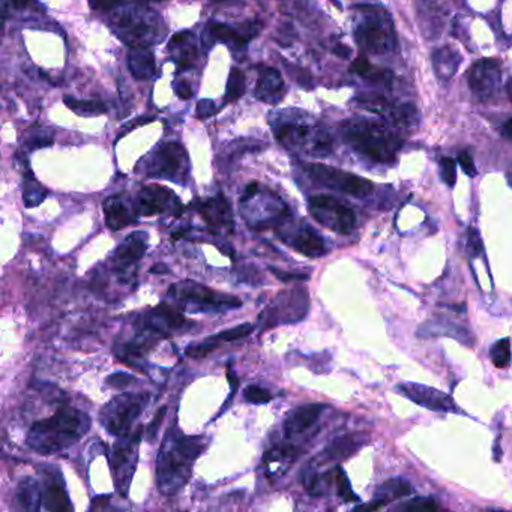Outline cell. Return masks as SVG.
I'll list each match as a JSON object with an SVG mask.
<instances>
[{"label":"cell","instance_id":"obj_12","mask_svg":"<svg viewBox=\"0 0 512 512\" xmlns=\"http://www.w3.org/2000/svg\"><path fill=\"white\" fill-rule=\"evenodd\" d=\"M181 210L182 204L179 199L176 197L173 191L161 185L144 186V188L140 191L135 203V212L138 215L144 217L161 215V213L167 212L181 213Z\"/></svg>","mask_w":512,"mask_h":512},{"label":"cell","instance_id":"obj_34","mask_svg":"<svg viewBox=\"0 0 512 512\" xmlns=\"http://www.w3.org/2000/svg\"><path fill=\"white\" fill-rule=\"evenodd\" d=\"M65 106L71 108L74 113L81 116H98L106 113V106L97 101H79L69 97H65Z\"/></svg>","mask_w":512,"mask_h":512},{"label":"cell","instance_id":"obj_48","mask_svg":"<svg viewBox=\"0 0 512 512\" xmlns=\"http://www.w3.org/2000/svg\"><path fill=\"white\" fill-rule=\"evenodd\" d=\"M459 163H460L461 169H463V172L465 174L470 176V178H473V176H477V169H474L472 155L469 152H461L459 155Z\"/></svg>","mask_w":512,"mask_h":512},{"label":"cell","instance_id":"obj_49","mask_svg":"<svg viewBox=\"0 0 512 512\" xmlns=\"http://www.w3.org/2000/svg\"><path fill=\"white\" fill-rule=\"evenodd\" d=\"M350 71L359 74V76H362V77H370L371 65L365 58H358L355 62L350 65Z\"/></svg>","mask_w":512,"mask_h":512},{"label":"cell","instance_id":"obj_23","mask_svg":"<svg viewBox=\"0 0 512 512\" xmlns=\"http://www.w3.org/2000/svg\"><path fill=\"white\" fill-rule=\"evenodd\" d=\"M284 92V80L275 68L263 67L260 68L258 80L256 86V97L260 101L275 104L283 97Z\"/></svg>","mask_w":512,"mask_h":512},{"label":"cell","instance_id":"obj_47","mask_svg":"<svg viewBox=\"0 0 512 512\" xmlns=\"http://www.w3.org/2000/svg\"><path fill=\"white\" fill-rule=\"evenodd\" d=\"M164 415H165V407H163L161 411L155 415L154 421L151 424H149L147 430H146V437H147L149 442H152L155 439V436L158 433V428H160V425L163 422V419H164Z\"/></svg>","mask_w":512,"mask_h":512},{"label":"cell","instance_id":"obj_53","mask_svg":"<svg viewBox=\"0 0 512 512\" xmlns=\"http://www.w3.org/2000/svg\"><path fill=\"white\" fill-rule=\"evenodd\" d=\"M9 3L15 9H24L32 3V0H9Z\"/></svg>","mask_w":512,"mask_h":512},{"label":"cell","instance_id":"obj_39","mask_svg":"<svg viewBox=\"0 0 512 512\" xmlns=\"http://www.w3.org/2000/svg\"><path fill=\"white\" fill-rule=\"evenodd\" d=\"M402 509L406 512H436L439 511V505L430 497H418L415 500L407 502V504L402 506Z\"/></svg>","mask_w":512,"mask_h":512},{"label":"cell","instance_id":"obj_40","mask_svg":"<svg viewBox=\"0 0 512 512\" xmlns=\"http://www.w3.org/2000/svg\"><path fill=\"white\" fill-rule=\"evenodd\" d=\"M390 116H393V119L395 120L397 124L412 125V124H415L416 108L413 106H411V104L397 107L394 110H390Z\"/></svg>","mask_w":512,"mask_h":512},{"label":"cell","instance_id":"obj_44","mask_svg":"<svg viewBox=\"0 0 512 512\" xmlns=\"http://www.w3.org/2000/svg\"><path fill=\"white\" fill-rule=\"evenodd\" d=\"M217 113V106L212 99H201L199 101L197 108H195V116L199 119H208Z\"/></svg>","mask_w":512,"mask_h":512},{"label":"cell","instance_id":"obj_1","mask_svg":"<svg viewBox=\"0 0 512 512\" xmlns=\"http://www.w3.org/2000/svg\"><path fill=\"white\" fill-rule=\"evenodd\" d=\"M203 449V437L185 436L178 428L165 433L156 459V486L163 495L173 496L186 486Z\"/></svg>","mask_w":512,"mask_h":512},{"label":"cell","instance_id":"obj_16","mask_svg":"<svg viewBox=\"0 0 512 512\" xmlns=\"http://www.w3.org/2000/svg\"><path fill=\"white\" fill-rule=\"evenodd\" d=\"M356 41L364 50L377 54L389 51L394 40L390 36L389 26H385L380 18L372 17L358 27Z\"/></svg>","mask_w":512,"mask_h":512},{"label":"cell","instance_id":"obj_46","mask_svg":"<svg viewBox=\"0 0 512 512\" xmlns=\"http://www.w3.org/2000/svg\"><path fill=\"white\" fill-rule=\"evenodd\" d=\"M122 2L124 0H89V5L92 9H95V11L107 13L111 11V9L117 8Z\"/></svg>","mask_w":512,"mask_h":512},{"label":"cell","instance_id":"obj_41","mask_svg":"<svg viewBox=\"0 0 512 512\" xmlns=\"http://www.w3.org/2000/svg\"><path fill=\"white\" fill-rule=\"evenodd\" d=\"M440 169H442L443 182L452 188V186L455 185V181H457V170H455L457 167H455V161L452 160V158H442Z\"/></svg>","mask_w":512,"mask_h":512},{"label":"cell","instance_id":"obj_55","mask_svg":"<svg viewBox=\"0 0 512 512\" xmlns=\"http://www.w3.org/2000/svg\"><path fill=\"white\" fill-rule=\"evenodd\" d=\"M506 92H508V97H509V99H511V102H512V79L508 81V85H506Z\"/></svg>","mask_w":512,"mask_h":512},{"label":"cell","instance_id":"obj_7","mask_svg":"<svg viewBox=\"0 0 512 512\" xmlns=\"http://www.w3.org/2000/svg\"><path fill=\"white\" fill-rule=\"evenodd\" d=\"M143 172L149 178L183 182L190 170L188 155L179 143H165L160 146L143 160Z\"/></svg>","mask_w":512,"mask_h":512},{"label":"cell","instance_id":"obj_15","mask_svg":"<svg viewBox=\"0 0 512 512\" xmlns=\"http://www.w3.org/2000/svg\"><path fill=\"white\" fill-rule=\"evenodd\" d=\"M398 389L402 394L418 406L425 407L433 412H457V406L451 395L442 393V390L419 385V383H404L399 385Z\"/></svg>","mask_w":512,"mask_h":512},{"label":"cell","instance_id":"obj_9","mask_svg":"<svg viewBox=\"0 0 512 512\" xmlns=\"http://www.w3.org/2000/svg\"><path fill=\"white\" fill-rule=\"evenodd\" d=\"M142 437V430L131 434L120 436V439L113 446L111 454V470H113L115 486L119 495L126 496L129 486L135 472V464L138 457V443Z\"/></svg>","mask_w":512,"mask_h":512},{"label":"cell","instance_id":"obj_35","mask_svg":"<svg viewBox=\"0 0 512 512\" xmlns=\"http://www.w3.org/2000/svg\"><path fill=\"white\" fill-rule=\"evenodd\" d=\"M490 358L497 368H505L511 362V340L502 338L493 344L490 349Z\"/></svg>","mask_w":512,"mask_h":512},{"label":"cell","instance_id":"obj_28","mask_svg":"<svg viewBox=\"0 0 512 512\" xmlns=\"http://www.w3.org/2000/svg\"><path fill=\"white\" fill-rule=\"evenodd\" d=\"M169 50L181 69L190 68L195 56H197V50H195L194 45V35L188 31L174 33L169 42Z\"/></svg>","mask_w":512,"mask_h":512},{"label":"cell","instance_id":"obj_36","mask_svg":"<svg viewBox=\"0 0 512 512\" xmlns=\"http://www.w3.org/2000/svg\"><path fill=\"white\" fill-rule=\"evenodd\" d=\"M245 74L238 68H231L227 80V99L236 101L245 93Z\"/></svg>","mask_w":512,"mask_h":512},{"label":"cell","instance_id":"obj_18","mask_svg":"<svg viewBox=\"0 0 512 512\" xmlns=\"http://www.w3.org/2000/svg\"><path fill=\"white\" fill-rule=\"evenodd\" d=\"M254 331V326L251 323H244L235 326V328H230L222 331L217 335H210L204 341H201L200 344H194V346L186 347L185 353L188 358H194V359H200V358H206L209 353H212L217 347L222 346L226 342H231V341H238L248 337V335Z\"/></svg>","mask_w":512,"mask_h":512},{"label":"cell","instance_id":"obj_42","mask_svg":"<svg viewBox=\"0 0 512 512\" xmlns=\"http://www.w3.org/2000/svg\"><path fill=\"white\" fill-rule=\"evenodd\" d=\"M465 248H468V253L470 254V257H478L482 254L484 245H482V239L479 238L478 230L469 229L468 244H465Z\"/></svg>","mask_w":512,"mask_h":512},{"label":"cell","instance_id":"obj_57","mask_svg":"<svg viewBox=\"0 0 512 512\" xmlns=\"http://www.w3.org/2000/svg\"><path fill=\"white\" fill-rule=\"evenodd\" d=\"M142 2H147V0H142ZM156 2H158V0H156Z\"/></svg>","mask_w":512,"mask_h":512},{"label":"cell","instance_id":"obj_11","mask_svg":"<svg viewBox=\"0 0 512 512\" xmlns=\"http://www.w3.org/2000/svg\"><path fill=\"white\" fill-rule=\"evenodd\" d=\"M305 169L314 181L328 186V188L349 194L352 197L364 199L374 190V185H372L371 181L361 178L358 174L333 169V167L329 165L308 164Z\"/></svg>","mask_w":512,"mask_h":512},{"label":"cell","instance_id":"obj_14","mask_svg":"<svg viewBox=\"0 0 512 512\" xmlns=\"http://www.w3.org/2000/svg\"><path fill=\"white\" fill-rule=\"evenodd\" d=\"M469 86L474 97L486 101L495 95L500 83V65L493 59H482L469 71Z\"/></svg>","mask_w":512,"mask_h":512},{"label":"cell","instance_id":"obj_27","mask_svg":"<svg viewBox=\"0 0 512 512\" xmlns=\"http://www.w3.org/2000/svg\"><path fill=\"white\" fill-rule=\"evenodd\" d=\"M135 213L128 206L122 195H113L104 201V217L107 227L111 230H120L135 221Z\"/></svg>","mask_w":512,"mask_h":512},{"label":"cell","instance_id":"obj_20","mask_svg":"<svg viewBox=\"0 0 512 512\" xmlns=\"http://www.w3.org/2000/svg\"><path fill=\"white\" fill-rule=\"evenodd\" d=\"M62 474L47 473L42 487V508L47 511H71L72 505L62 482Z\"/></svg>","mask_w":512,"mask_h":512},{"label":"cell","instance_id":"obj_33","mask_svg":"<svg viewBox=\"0 0 512 512\" xmlns=\"http://www.w3.org/2000/svg\"><path fill=\"white\" fill-rule=\"evenodd\" d=\"M47 190L44 188L42 185H40V182L36 181L32 173L27 174V178L24 181V190H23V201L26 208H35L38 206L44 201V199L47 197Z\"/></svg>","mask_w":512,"mask_h":512},{"label":"cell","instance_id":"obj_17","mask_svg":"<svg viewBox=\"0 0 512 512\" xmlns=\"http://www.w3.org/2000/svg\"><path fill=\"white\" fill-rule=\"evenodd\" d=\"M146 248H147V233L144 231L131 233V235H128L116 248L113 257H111V266H113V269L117 272L126 271V269L140 262V258L146 254Z\"/></svg>","mask_w":512,"mask_h":512},{"label":"cell","instance_id":"obj_51","mask_svg":"<svg viewBox=\"0 0 512 512\" xmlns=\"http://www.w3.org/2000/svg\"><path fill=\"white\" fill-rule=\"evenodd\" d=\"M174 90H176V93H178V97L182 98V99H190L191 95H192V90H191L190 85L186 81H178V83H176Z\"/></svg>","mask_w":512,"mask_h":512},{"label":"cell","instance_id":"obj_45","mask_svg":"<svg viewBox=\"0 0 512 512\" xmlns=\"http://www.w3.org/2000/svg\"><path fill=\"white\" fill-rule=\"evenodd\" d=\"M269 271H271L278 279H281L284 283H290V281H306L308 279V275H302V274H290V272H283L279 271L276 267L269 266Z\"/></svg>","mask_w":512,"mask_h":512},{"label":"cell","instance_id":"obj_4","mask_svg":"<svg viewBox=\"0 0 512 512\" xmlns=\"http://www.w3.org/2000/svg\"><path fill=\"white\" fill-rule=\"evenodd\" d=\"M110 24L119 40H122L131 49L160 42L164 32L160 17L143 8L120 9L111 17Z\"/></svg>","mask_w":512,"mask_h":512},{"label":"cell","instance_id":"obj_43","mask_svg":"<svg viewBox=\"0 0 512 512\" xmlns=\"http://www.w3.org/2000/svg\"><path fill=\"white\" fill-rule=\"evenodd\" d=\"M133 381L134 377L131 374H128V372H115V374L107 377V385L115 389H124L128 385H131Z\"/></svg>","mask_w":512,"mask_h":512},{"label":"cell","instance_id":"obj_10","mask_svg":"<svg viewBox=\"0 0 512 512\" xmlns=\"http://www.w3.org/2000/svg\"><path fill=\"white\" fill-rule=\"evenodd\" d=\"M308 206L315 221L341 235H349L356 226L355 212L332 195H314Z\"/></svg>","mask_w":512,"mask_h":512},{"label":"cell","instance_id":"obj_54","mask_svg":"<svg viewBox=\"0 0 512 512\" xmlns=\"http://www.w3.org/2000/svg\"><path fill=\"white\" fill-rule=\"evenodd\" d=\"M505 134L512 140V119H509L505 125Z\"/></svg>","mask_w":512,"mask_h":512},{"label":"cell","instance_id":"obj_6","mask_svg":"<svg viewBox=\"0 0 512 512\" xmlns=\"http://www.w3.org/2000/svg\"><path fill=\"white\" fill-rule=\"evenodd\" d=\"M169 295L185 305L192 306L194 311L235 310L242 306V301L238 299L236 296L215 292L206 286L194 281L173 284L169 288Z\"/></svg>","mask_w":512,"mask_h":512},{"label":"cell","instance_id":"obj_31","mask_svg":"<svg viewBox=\"0 0 512 512\" xmlns=\"http://www.w3.org/2000/svg\"><path fill=\"white\" fill-rule=\"evenodd\" d=\"M17 506L23 511L35 512L41 508L42 502V490L40 488V484L33 478H24L18 484L15 491Z\"/></svg>","mask_w":512,"mask_h":512},{"label":"cell","instance_id":"obj_8","mask_svg":"<svg viewBox=\"0 0 512 512\" xmlns=\"http://www.w3.org/2000/svg\"><path fill=\"white\" fill-rule=\"evenodd\" d=\"M308 292L302 287L281 292L263 311L260 323L263 328H272L275 324L299 322L308 313Z\"/></svg>","mask_w":512,"mask_h":512},{"label":"cell","instance_id":"obj_26","mask_svg":"<svg viewBox=\"0 0 512 512\" xmlns=\"http://www.w3.org/2000/svg\"><path fill=\"white\" fill-rule=\"evenodd\" d=\"M260 26L256 23H248L240 27V29H233V27L222 23H209V33L215 41L229 42L233 45H244L251 38L258 33Z\"/></svg>","mask_w":512,"mask_h":512},{"label":"cell","instance_id":"obj_29","mask_svg":"<svg viewBox=\"0 0 512 512\" xmlns=\"http://www.w3.org/2000/svg\"><path fill=\"white\" fill-rule=\"evenodd\" d=\"M433 68L437 79L443 81L449 80L459 71L461 63V54L452 47H442L433 53Z\"/></svg>","mask_w":512,"mask_h":512},{"label":"cell","instance_id":"obj_50","mask_svg":"<svg viewBox=\"0 0 512 512\" xmlns=\"http://www.w3.org/2000/svg\"><path fill=\"white\" fill-rule=\"evenodd\" d=\"M257 194H258V183H257V182L249 183V185L247 186V188H245L244 194H242L240 203H242V204H244V203H248L249 200H253Z\"/></svg>","mask_w":512,"mask_h":512},{"label":"cell","instance_id":"obj_56","mask_svg":"<svg viewBox=\"0 0 512 512\" xmlns=\"http://www.w3.org/2000/svg\"><path fill=\"white\" fill-rule=\"evenodd\" d=\"M213 2H222V0H213Z\"/></svg>","mask_w":512,"mask_h":512},{"label":"cell","instance_id":"obj_2","mask_svg":"<svg viewBox=\"0 0 512 512\" xmlns=\"http://www.w3.org/2000/svg\"><path fill=\"white\" fill-rule=\"evenodd\" d=\"M90 430V418L76 407L62 406L47 419L36 421L27 433V446L42 455L60 452Z\"/></svg>","mask_w":512,"mask_h":512},{"label":"cell","instance_id":"obj_25","mask_svg":"<svg viewBox=\"0 0 512 512\" xmlns=\"http://www.w3.org/2000/svg\"><path fill=\"white\" fill-rule=\"evenodd\" d=\"M290 245L297 253L305 257L319 258L326 254V244L323 238L310 226H302L290 239Z\"/></svg>","mask_w":512,"mask_h":512},{"label":"cell","instance_id":"obj_24","mask_svg":"<svg viewBox=\"0 0 512 512\" xmlns=\"http://www.w3.org/2000/svg\"><path fill=\"white\" fill-rule=\"evenodd\" d=\"M199 212L201 218L208 222L212 227H230L233 224V217H231V206L229 200L224 195H217L209 200H204Z\"/></svg>","mask_w":512,"mask_h":512},{"label":"cell","instance_id":"obj_5","mask_svg":"<svg viewBox=\"0 0 512 512\" xmlns=\"http://www.w3.org/2000/svg\"><path fill=\"white\" fill-rule=\"evenodd\" d=\"M149 403L146 393L117 395L101 411V424L110 434L125 436Z\"/></svg>","mask_w":512,"mask_h":512},{"label":"cell","instance_id":"obj_3","mask_svg":"<svg viewBox=\"0 0 512 512\" xmlns=\"http://www.w3.org/2000/svg\"><path fill=\"white\" fill-rule=\"evenodd\" d=\"M346 142L359 154L379 163H390L402 147V140L388 128L367 119L346 120L341 126Z\"/></svg>","mask_w":512,"mask_h":512},{"label":"cell","instance_id":"obj_52","mask_svg":"<svg viewBox=\"0 0 512 512\" xmlns=\"http://www.w3.org/2000/svg\"><path fill=\"white\" fill-rule=\"evenodd\" d=\"M333 53L338 56V58L341 59H349L350 54H352V50L349 49L347 45H342V44H337L333 47Z\"/></svg>","mask_w":512,"mask_h":512},{"label":"cell","instance_id":"obj_13","mask_svg":"<svg viewBox=\"0 0 512 512\" xmlns=\"http://www.w3.org/2000/svg\"><path fill=\"white\" fill-rule=\"evenodd\" d=\"M186 323L188 322H186L181 311L174 310L173 306L167 304H161L158 305L156 308L146 313L143 317L138 320L137 326L138 329L147 331L156 335V337L164 338L172 332L182 331Z\"/></svg>","mask_w":512,"mask_h":512},{"label":"cell","instance_id":"obj_30","mask_svg":"<svg viewBox=\"0 0 512 512\" xmlns=\"http://www.w3.org/2000/svg\"><path fill=\"white\" fill-rule=\"evenodd\" d=\"M128 67L137 80H147L155 74V58L147 47H133L128 54Z\"/></svg>","mask_w":512,"mask_h":512},{"label":"cell","instance_id":"obj_21","mask_svg":"<svg viewBox=\"0 0 512 512\" xmlns=\"http://www.w3.org/2000/svg\"><path fill=\"white\" fill-rule=\"evenodd\" d=\"M418 337L421 338H430V337H451L457 340L465 346H472L473 337L469 333L468 329H464L463 326L455 324L452 322L446 320H428L419 326L418 329Z\"/></svg>","mask_w":512,"mask_h":512},{"label":"cell","instance_id":"obj_37","mask_svg":"<svg viewBox=\"0 0 512 512\" xmlns=\"http://www.w3.org/2000/svg\"><path fill=\"white\" fill-rule=\"evenodd\" d=\"M333 479H335V487H337L338 496L344 502H359V497L352 490L350 481L346 477V472H344L341 468H337L333 470Z\"/></svg>","mask_w":512,"mask_h":512},{"label":"cell","instance_id":"obj_22","mask_svg":"<svg viewBox=\"0 0 512 512\" xmlns=\"http://www.w3.org/2000/svg\"><path fill=\"white\" fill-rule=\"evenodd\" d=\"M368 443V436L364 433H352L335 439L320 455V461H341L350 457L362 446Z\"/></svg>","mask_w":512,"mask_h":512},{"label":"cell","instance_id":"obj_19","mask_svg":"<svg viewBox=\"0 0 512 512\" xmlns=\"http://www.w3.org/2000/svg\"><path fill=\"white\" fill-rule=\"evenodd\" d=\"M324 407L326 406L322 403H310L293 408V411L287 413L284 419L283 424L284 436L295 437L297 434L305 433L306 430H310V428L317 422V419L324 411Z\"/></svg>","mask_w":512,"mask_h":512},{"label":"cell","instance_id":"obj_38","mask_svg":"<svg viewBox=\"0 0 512 512\" xmlns=\"http://www.w3.org/2000/svg\"><path fill=\"white\" fill-rule=\"evenodd\" d=\"M244 398L245 402L253 403V404H266L272 399L271 393L267 389H263L256 385L247 386L244 390Z\"/></svg>","mask_w":512,"mask_h":512},{"label":"cell","instance_id":"obj_32","mask_svg":"<svg viewBox=\"0 0 512 512\" xmlns=\"http://www.w3.org/2000/svg\"><path fill=\"white\" fill-rule=\"evenodd\" d=\"M412 493V486L403 478H394L389 479L385 484L377 488V493L374 499L379 500L381 505H388L389 502L398 500L402 497H406Z\"/></svg>","mask_w":512,"mask_h":512}]
</instances>
